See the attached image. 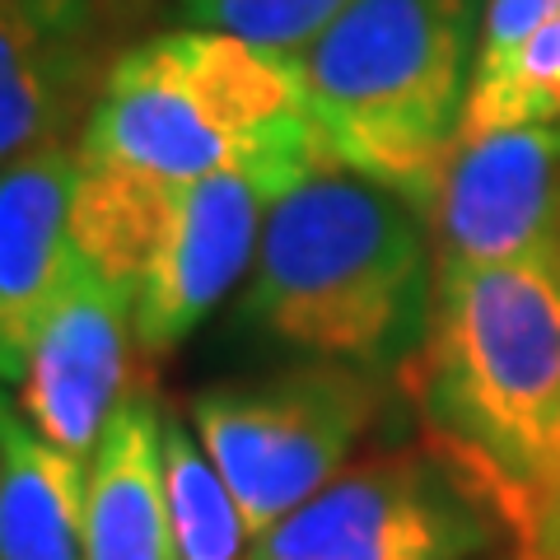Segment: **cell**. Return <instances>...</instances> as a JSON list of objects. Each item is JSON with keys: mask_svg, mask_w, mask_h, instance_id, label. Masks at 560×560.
Listing matches in <instances>:
<instances>
[{"mask_svg": "<svg viewBox=\"0 0 560 560\" xmlns=\"http://www.w3.org/2000/svg\"><path fill=\"white\" fill-rule=\"evenodd\" d=\"M84 477L90 463L10 411L0 430V560H90Z\"/></svg>", "mask_w": 560, "mask_h": 560, "instance_id": "cell-13", "label": "cell"}, {"mask_svg": "<svg viewBox=\"0 0 560 560\" xmlns=\"http://www.w3.org/2000/svg\"><path fill=\"white\" fill-rule=\"evenodd\" d=\"M504 518L440 444L350 463L253 541L248 560H477Z\"/></svg>", "mask_w": 560, "mask_h": 560, "instance_id": "cell-7", "label": "cell"}, {"mask_svg": "<svg viewBox=\"0 0 560 560\" xmlns=\"http://www.w3.org/2000/svg\"><path fill=\"white\" fill-rule=\"evenodd\" d=\"M108 0H0V168L75 145L108 75Z\"/></svg>", "mask_w": 560, "mask_h": 560, "instance_id": "cell-10", "label": "cell"}, {"mask_svg": "<svg viewBox=\"0 0 560 560\" xmlns=\"http://www.w3.org/2000/svg\"><path fill=\"white\" fill-rule=\"evenodd\" d=\"M187 411L257 541L350 467L388 411V388L383 374L355 364L308 360L267 378L201 388Z\"/></svg>", "mask_w": 560, "mask_h": 560, "instance_id": "cell-6", "label": "cell"}, {"mask_svg": "<svg viewBox=\"0 0 560 560\" xmlns=\"http://www.w3.org/2000/svg\"><path fill=\"white\" fill-rule=\"evenodd\" d=\"M401 388L425 440L510 523L560 420V248L434 276L430 327L401 364Z\"/></svg>", "mask_w": 560, "mask_h": 560, "instance_id": "cell-2", "label": "cell"}, {"mask_svg": "<svg viewBox=\"0 0 560 560\" xmlns=\"http://www.w3.org/2000/svg\"><path fill=\"white\" fill-rule=\"evenodd\" d=\"M136 350L127 294L75 257L20 378V416L47 444L90 463L121 397L140 383Z\"/></svg>", "mask_w": 560, "mask_h": 560, "instance_id": "cell-9", "label": "cell"}, {"mask_svg": "<svg viewBox=\"0 0 560 560\" xmlns=\"http://www.w3.org/2000/svg\"><path fill=\"white\" fill-rule=\"evenodd\" d=\"M10 411H14V407H10V401H5V397H0V430H5V420H10Z\"/></svg>", "mask_w": 560, "mask_h": 560, "instance_id": "cell-20", "label": "cell"}, {"mask_svg": "<svg viewBox=\"0 0 560 560\" xmlns=\"http://www.w3.org/2000/svg\"><path fill=\"white\" fill-rule=\"evenodd\" d=\"M560 504V420H556V430H551V440H547V448H541V463H537V471L528 477V486H523V495H518V504L510 510V541H514V533H523L528 523L537 518V514H547V510H556Z\"/></svg>", "mask_w": 560, "mask_h": 560, "instance_id": "cell-18", "label": "cell"}, {"mask_svg": "<svg viewBox=\"0 0 560 560\" xmlns=\"http://www.w3.org/2000/svg\"><path fill=\"white\" fill-rule=\"evenodd\" d=\"M514 560H560V504L514 533Z\"/></svg>", "mask_w": 560, "mask_h": 560, "instance_id": "cell-19", "label": "cell"}, {"mask_svg": "<svg viewBox=\"0 0 560 560\" xmlns=\"http://www.w3.org/2000/svg\"><path fill=\"white\" fill-rule=\"evenodd\" d=\"M75 150H43L0 168V383H20L33 341L75 267L70 243Z\"/></svg>", "mask_w": 560, "mask_h": 560, "instance_id": "cell-11", "label": "cell"}, {"mask_svg": "<svg viewBox=\"0 0 560 560\" xmlns=\"http://www.w3.org/2000/svg\"><path fill=\"white\" fill-rule=\"evenodd\" d=\"M556 14H560V0H486L477 66L504 61L523 38H533V33L547 20H556Z\"/></svg>", "mask_w": 560, "mask_h": 560, "instance_id": "cell-17", "label": "cell"}, {"mask_svg": "<svg viewBox=\"0 0 560 560\" xmlns=\"http://www.w3.org/2000/svg\"><path fill=\"white\" fill-rule=\"evenodd\" d=\"M164 490L183 560H248L253 533L197 430L164 411Z\"/></svg>", "mask_w": 560, "mask_h": 560, "instance_id": "cell-14", "label": "cell"}, {"mask_svg": "<svg viewBox=\"0 0 560 560\" xmlns=\"http://www.w3.org/2000/svg\"><path fill=\"white\" fill-rule=\"evenodd\" d=\"M355 0H178L191 28H220L261 51L294 61Z\"/></svg>", "mask_w": 560, "mask_h": 560, "instance_id": "cell-16", "label": "cell"}, {"mask_svg": "<svg viewBox=\"0 0 560 560\" xmlns=\"http://www.w3.org/2000/svg\"><path fill=\"white\" fill-rule=\"evenodd\" d=\"M560 121V14L523 38L510 57L471 70V94L458 136Z\"/></svg>", "mask_w": 560, "mask_h": 560, "instance_id": "cell-15", "label": "cell"}, {"mask_svg": "<svg viewBox=\"0 0 560 560\" xmlns=\"http://www.w3.org/2000/svg\"><path fill=\"white\" fill-rule=\"evenodd\" d=\"M90 560H183L164 490V407L140 378L121 397L84 477Z\"/></svg>", "mask_w": 560, "mask_h": 560, "instance_id": "cell-12", "label": "cell"}, {"mask_svg": "<svg viewBox=\"0 0 560 560\" xmlns=\"http://www.w3.org/2000/svg\"><path fill=\"white\" fill-rule=\"evenodd\" d=\"M434 276L560 248V121L458 136L420 201Z\"/></svg>", "mask_w": 560, "mask_h": 560, "instance_id": "cell-8", "label": "cell"}, {"mask_svg": "<svg viewBox=\"0 0 560 560\" xmlns=\"http://www.w3.org/2000/svg\"><path fill=\"white\" fill-rule=\"evenodd\" d=\"M313 168H331V154L280 150L201 183H154L75 160L70 243L127 294L140 355L178 350L230 300L253 271L276 201Z\"/></svg>", "mask_w": 560, "mask_h": 560, "instance_id": "cell-3", "label": "cell"}, {"mask_svg": "<svg viewBox=\"0 0 560 560\" xmlns=\"http://www.w3.org/2000/svg\"><path fill=\"white\" fill-rule=\"evenodd\" d=\"M486 0H355L300 66L331 164L420 206L463 131Z\"/></svg>", "mask_w": 560, "mask_h": 560, "instance_id": "cell-5", "label": "cell"}, {"mask_svg": "<svg viewBox=\"0 0 560 560\" xmlns=\"http://www.w3.org/2000/svg\"><path fill=\"white\" fill-rule=\"evenodd\" d=\"M280 150H327L300 66L191 24L121 47L75 136L80 164L154 183H201Z\"/></svg>", "mask_w": 560, "mask_h": 560, "instance_id": "cell-4", "label": "cell"}, {"mask_svg": "<svg viewBox=\"0 0 560 560\" xmlns=\"http://www.w3.org/2000/svg\"><path fill=\"white\" fill-rule=\"evenodd\" d=\"M434 253L420 206L350 168H313L276 201L243 318L308 360L401 374L430 327Z\"/></svg>", "mask_w": 560, "mask_h": 560, "instance_id": "cell-1", "label": "cell"}]
</instances>
